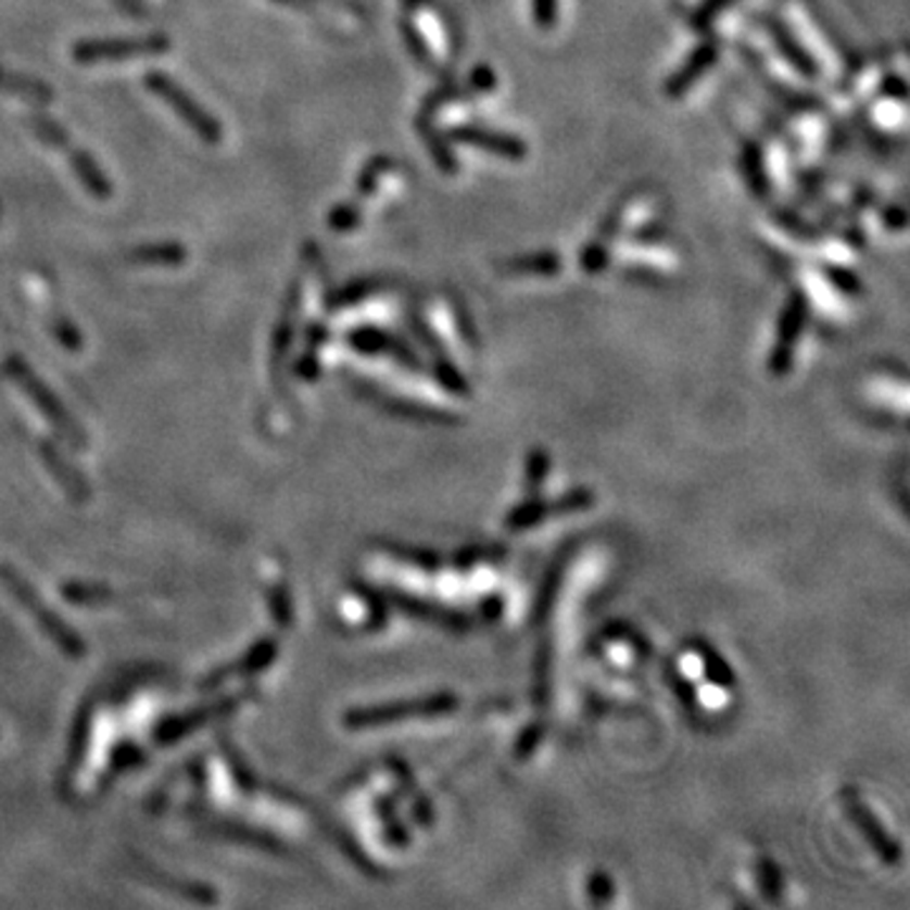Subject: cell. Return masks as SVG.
I'll list each match as a JSON object with an SVG mask.
<instances>
[{
    "mask_svg": "<svg viewBox=\"0 0 910 910\" xmlns=\"http://www.w3.org/2000/svg\"><path fill=\"white\" fill-rule=\"evenodd\" d=\"M784 23V34L789 36V41H794L801 56L809 59L807 64L812 66V72L822 68L827 76H837L845 72V61L839 56V51L827 41L820 23H817L814 15L809 13L799 0H789V3H786Z\"/></svg>",
    "mask_w": 910,
    "mask_h": 910,
    "instance_id": "cell-1",
    "label": "cell"
},
{
    "mask_svg": "<svg viewBox=\"0 0 910 910\" xmlns=\"http://www.w3.org/2000/svg\"><path fill=\"white\" fill-rule=\"evenodd\" d=\"M148 89L154 91V94H157L162 102H167L169 106H173V110L182 117L185 125H188L198 137H203V140H207L211 144L220 140L218 122H215L205 110H200V106L192 102V99L185 94V91L177 87V84L169 79V76L150 74L148 76Z\"/></svg>",
    "mask_w": 910,
    "mask_h": 910,
    "instance_id": "cell-2",
    "label": "cell"
},
{
    "mask_svg": "<svg viewBox=\"0 0 910 910\" xmlns=\"http://www.w3.org/2000/svg\"><path fill=\"white\" fill-rule=\"evenodd\" d=\"M30 127L36 129L38 137H43L46 142H51L53 148L68 152V157H72V167L76 169V175L81 177V182L87 185V188L94 192L97 198H106L110 195V182H106V177L99 173V167L91 162V157L87 152H74L72 144H68L66 135L61 132V129L53 125L51 119L46 117H30Z\"/></svg>",
    "mask_w": 910,
    "mask_h": 910,
    "instance_id": "cell-3",
    "label": "cell"
},
{
    "mask_svg": "<svg viewBox=\"0 0 910 910\" xmlns=\"http://www.w3.org/2000/svg\"><path fill=\"white\" fill-rule=\"evenodd\" d=\"M162 51H167L165 38H142V41H91L76 46V59H79L81 64H94V61H114L140 56V53Z\"/></svg>",
    "mask_w": 910,
    "mask_h": 910,
    "instance_id": "cell-4",
    "label": "cell"
},
{
    "mask_svg": "<svg viewBox=\"0 0 910 910\" xmlns=\"http://www.w3.org/2000/svg\"><path fill=\"white\" fill-rule=\"evenodd\" d=\"M420 38H426V53L435 59H448V30H443V23L433 11H420Z\"/></svg>",
    "mask_w": 910,
    "mask_h": 910,
    "instance_id": "cell-5",
    "label": "cell"
},
{
    "mask_svg": "<svg viewBox=\"0 0 910 910\" xmlns=\"http://www.w3.org/2000/svg\"><path fill=\"white\" fill-rule=\"evenodd\" d=\"M622 258L624 261H632V266H640L643 261L647 264L643 268H655V271H673L678 266V258L675 253L670 249H660V245H637V249H624L622 251Z\"/></svg>",
    "mask_w": 910,
    "mask_h": 910,
    "instance_id": "cell-6",
    "label": "cell"
},
{
    "mask_svg": "<svg viewBox=\"0 0 910 910\" xmlns=\"http://www.w3.org/2000/svg\"><path fill=\"white\" fill-rule=\"evenodd\" d=\"M801 316H805V306H801V299H794L792 306L786 308L784 321H782V337H779V350L774 362H786L794 350V339H797L801 329Z\"/></svg>",
    "mask_w": 910,
    "mask_h": 910,
    "instance_id": "cell-7",
    "label": "cell"
},
{
    "mask_svg": "<svg viewBox=\"0 0 910 910\" xmlns=\"http://www.w3.org/2000/svg\"><path fill=\"white\" fill-rule=\"evenodd\" d=\"M713 59H716V51L711 49V46H706V49H700V51L696 53V56H693V59L688 61V66H685L683 72L675 76L673 84H670V94H683L685 89L693 87V84H696L698 76L704 74L706 68L713 64Z\"/></svg>",
    "mask_w": 910,
    "mask_h": 910,
    "instance_id": "cell-8",
    "label": "cell"
},
{
    "mask_svg": "<svg viewBox=\"0 0 910 910\" xmlns=\"http://www.w3.org/2000/svg\"><path fill=\"white\" fill-rule=\"evenodd\" d=\"M460 137L463 140H468V144H476V148H483L498 154H508V157H521L523 154L521 144H516V140H508V137H501V135H485V132H478V129H468V132H460Z\"/></svg>",
    "mask_w": 910,
    "mask_h": 910,
    "instance_id": "cell-9",
    "label": "cell"
},
{
    "mask_svg": "<svg viewBox=\"0 0 910 910\" xmlns=\"http://www.w3.org/2000/svg\"><path fill=\"white\" fill-rule=\"evenodd\" d=\"M653 213H655V203L650 198H640V200H630L628 205L622 207L620 211V215H617L615 218V233L617 230H630V228H635V226H643L645 220H650L653 218Z\"/></svg>",
    "mask_w": 910,
    "mask_h": 910,
    "instance_id": "cell-10",
    "label": "cell"
},
{
    "mask_svg": "<svg viewBox=\"0 0 910 910\" xmlns=\"http://www.w3.org/2000/svg\"><path fill=\"white\" fill-rule=\"evenodd\" d=\"M873 117L875 125L885 129V132H896V129H903L906 125V106L900 99H881L873 106Z\"/></svg>",
    "mask_w": 910,
    "mask_h": 910,
    "instance_id": "cell-11",
    "label": "cell"
},
{
    "mask_svg": "<svg viewBox=\"0 0 910 910\" xmlns=\"http://www.w3.org/2000/svg\"><path fill=\"white\" fill-rule=\"evenodd\" d=\"M0 89L5 91H15V94H26V97H34V99H51V89L43 87V84L38 81H30V79H23V76H15V74H8L0 68Z\"/></svg>",
    "mask_w": 910,
    "mask_h": 910,
    "instance_id": "cell-12",
    "label": "cell"
},
{
    "mask_svg": "<svg viewBox=\"0 0 910 910\" xmlns=\"http://www.w3.org/2000/svg\"><path fill=\"white\" fill-rule=\"evenodd\" d=\"M185 256V251L182 249H177V245H162V249H142V251H137L135 253V258L137 261H144V264H148L150 258H154V261H167V264H177V261H180Z\"/></svg>",
    "mask_w": 910,
    "mask_h": 910,
    "instance_id": "cell-13",
    "label": "cell"
},
{
    "mask_svg": "<svg viewBox=\"0 0 910 910\" xmlns=\"http://www.w3.org/2000/svg\"><path fill=\"white\" fill-rule=\"evenodd\" d=\"M534 15L542 28H552L557 21V0H534Z\"/></svg>",
    "mask_w": 910,
    "mask_h": 910,
    "instance_id": "cell-14",
    "label": "cell"
},
{
    "mask_svg": "<svg viewBox=\"0 0 910 910\" xmlns=\"http://www.w3.org/2000/svg\"><path fill=\"white\" fill-rule=\"evenodd\" d=\"M731 3H734V0H711V3L706 5V11L700 13V18H711V15H716L719 11H723V8L731 5Z\"/></svg>",
    "mask_w": 910,
    "mask_h": 910,
    "instance_id": "cell-15",
    "label": "cell"
}]
</instances>
